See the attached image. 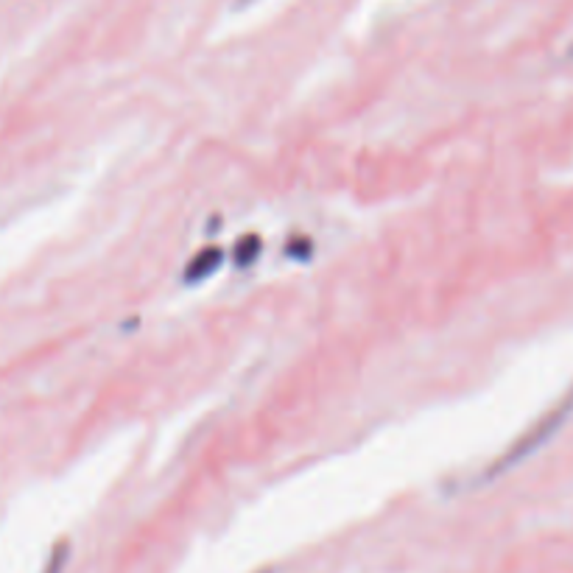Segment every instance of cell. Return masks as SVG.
<instances>
[{
  "label": "cell",
  "instance_id": "1",
  "mask_svg": "<svg viewBox=\"0 0 573 573\" xmlns=\"http://www.w3.org/2000/svg\"><path fill=\"white\" fill-rule=\"evenodd\" d=\"M573 414V389L568 392V395L562 397L560 403L554 406V409H548L537 423H532V428L529 431H523L509 448H506L504 456H498L495 462L490 464V470L484 473V478L481 481H492V478H498L501 473H506V470H512V467H518L523 459H529L532 453H537L543 445H546L548 439L554 437L557 431L562 428V423L568 420Z\"/></svg>",
  "mask_w": 573,
  "mask_h": 573
},
{
  "label": "cell",
  "instance_id": "2",
  "mask_svg": "<svg viewBox=\"0 0 573 573\" xmlns=\"http://www.w3.org/2000/svg\"><path fill=\"white\" fill-rule=\"evenodd\" d=\"M221 260H224V252H221L219 246H205V249L188 263V269H185V283H202V280H207L210 274L219 269Z\"/></svg>",
  "mask_w": 573,
  "mask_h": 573
},
{
  "label": "cell",
  "instance_id": "3",
  "mask_svg": "<svg viewBox=\"0 0 573 573\" xmlns=\"http://www.w3.org/2000/svg\"><path fill=\"white\" fill-rule=\"evenodd\" d=\"M258 258H260V238L258 235H246L244 241H238V246H235V263H238L241 269L255 266V260Z\"/></svg>",
  "mask_w": 573,
  "mask_h": 573
},
{
  "label": "cell",
  "instance_id": "4",
  "mask_svg": "<svg viewBox=\"0 0 573 573\" xmlns=\"http://www.w3.org/2000/svg\"><path fill=\"white\" fill-rule=\"evenodd\" d=\"M68 543H56L54 554H51V560H48V565H45V571L42 573H62V568H65V562H68Z\"/></svg>",
  "mask_w": 573,
  "mask_h": 573
},
{
  "label": "cell",
  "instance_id": "5",
  "mask_svg": "<svg viewBox=\"0 0 573 573\" xmlns=\"http://www.w3.org/2000/svg\"><path fill=\"white\" fill-rule=\"evenodd\" d=\"M238 3H249V0H238Z\"/></svg>",
  "mask_w": 573,
  "mask_h": 573
}]
</instances>
